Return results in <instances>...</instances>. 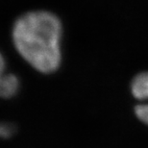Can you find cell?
Wrapping results in <instances>:
<instances>
[{
  "mask_svg": "<svg viewBox=\"0 0 148 148\" xmlns=\"http://www.w3.org/2000/svg\"><path fill=\"white\" fill-rule=\"evenodd\" d=\"M19 88V81L14 74L4 73L0 76V97L10 98L16 94Z\"/></svg>",
  "mask_w": 148,
  "mask_h": 148,
  "instance_id": "3",
  "label": "cell"
},
{
  "mask_svg": "<svg viewBox=\"0 0 148 148\" xmlns=\"http://www.w3.org/2000/svg\"><path fill=\"white\" fill-rule=\"evenodd\" d=\"M132 92L140 103L135 109L138 119L148 125V71L135 77L132 82Z\"/></svg>",
  "mask_w": 148,
  "mask_h": 148,
  "instance_id": "2",
  "label": "cell"
},
{
  "mask_svg": "<svg viewBox=\"0 0 148 148\" xmlns=\"http://www.w3.org/2000/svg\"><path fill=\"white\" fill-rule=\"evenodd\" d=\"M14 127L10 124L0 123V138H8L14 133Z\"/></svg>",
  "mask_w": 148,
  "mask_h": 148,
  "instance_id": "4",
  "label": "cell"
},
{
  "mask_svg": "<svg viewBox=\"0 0 148 148\" xmlns=\"http://www.w3.org/2000/svg\"><path fill=\"white\" fill-rule=\"evenodd\" d=\"M62 24L55 14L30 12L16 20L13 40L20 56L42 73L54 72L61 64Z\"/></svg>",
  "mask_w": 148,
  "mask_h": 148,
  "instance_id": "1",
  "label": "cell"
},
{
  "mask_svg": "<svg viewBox=\"0 0 148 148\" xmlns=\"http://www.w3.org/2000/svg\"><path fill=\"white\" fill-rule=\"evenodd\" d=\"M5 67H6V64H5V60L3 58L2 54L0 53V76L3 75L6 71H5Z\"/></svg>",
  "mask_w": 148,
  "mask_h": 148,
  "instance_id": "5",
  "label": "cell"
}]
</instances>
